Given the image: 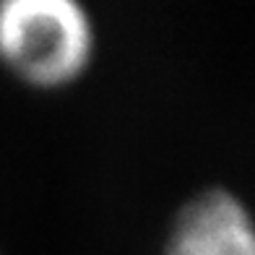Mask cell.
Segmentation results:
<instances>
[{"mask_svg":"<svg viewBox=\"0 0 255 255\" xmlns=\"http://www.w3.org/2000/svg\"><path fill=\"white\" fill-rule=\"evenodd\" d=\"M99 50L86 0H0V68L18 86L55 94L81 84Z\"/></svg>","mask_w":255,"mask_h":255,"instance_id":"1","label":"cell"},{"mask_svg":"<svg viewBox=\"0 0 255 255\" xmlns=\"http://www.w3.org/2000/svg\"><path fill=\"white\" fill-rule=\"evenodd\" d=\"M161 255H255L248 203L224 185L195 190L172 216Z\"/></svg>","mask_w":255,"mask_h":255,"instance_id":"2","label":"cell"},{"mask_svg":"<svg viewBox=\"0 0 255 255\" xmlns=\"http://www.w3.org/2000/svg\"><path fill=\"white\" fill-rule=\"evenodd\" d=\"M0 255H3V253H0Z\"/></svg>","mask_w":255,"mask_h":255,"instance_id":"3","label":"cell"}]
</instances>
